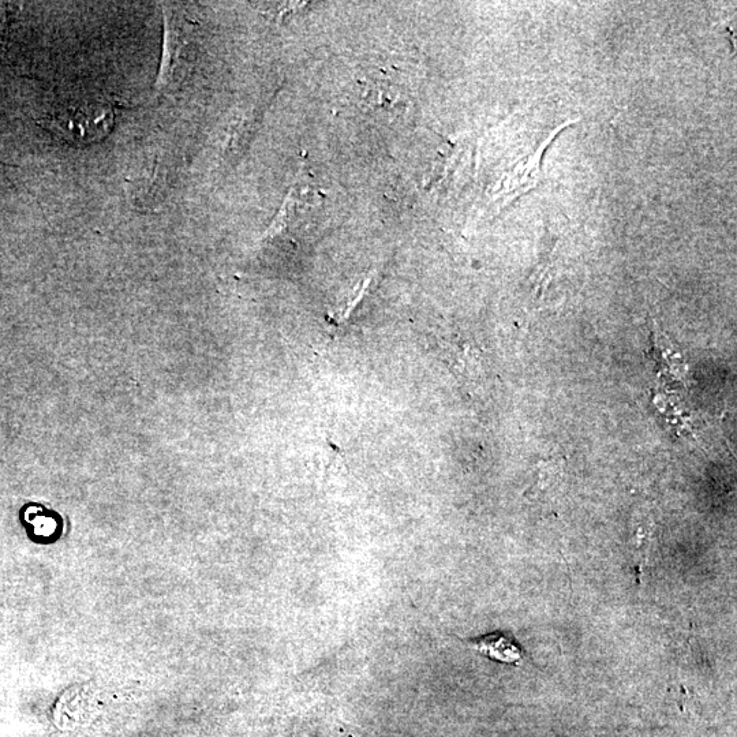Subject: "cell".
<instances>
[{
  "label": "cell",
  "mask_w": 737,
  "mask_h": 737,
  "mask_svg": "<svg viewBox=\"0 0 737 737\" xmlns=\"http://www.w3.org/2000/svg\"><path fill=\"white\" fill-rule=\"evenodd\" d=\"M465 643L475 652L490 658V660L501 662V664L518 665L526 658V653L523 652L518 642L511 635L500 631L492 632V634L484 635V637L478 639L465 641Z\"/></svg>",
  "instance_id": "cell-2"
},
{
  "label": "cell",
  "mask_w": 737,
  "mask_h": 737,
  "mask_svg": "<svg viewBox=\"0 0 737 737\" xmlns=\"http://www.w3.org/2000/svg\"><path fill=\"white\" fill-rule=\"evenodd\" d=\"M39 123L67 144L86 147L103 141L110 134L114 114L103 101L82 99L62 104Z\"/></svg>",
  "instance_id": "cell-1"
},
{
  "label": "cell",
  "mask_w": 737,
  "mask_h": 737,
  "mask_svg": "<svg viewBox=\"0 0 737 737\" xmlns=\"http://www.w3.org/2000/svg\"><path fill=\"white\" fill-rule=\"evenodd\" d=\"M5 7L0 5V32H2L3 26H5Z\"/></svg>",
  "instance_id": "cell-3"
}]
</instances>
